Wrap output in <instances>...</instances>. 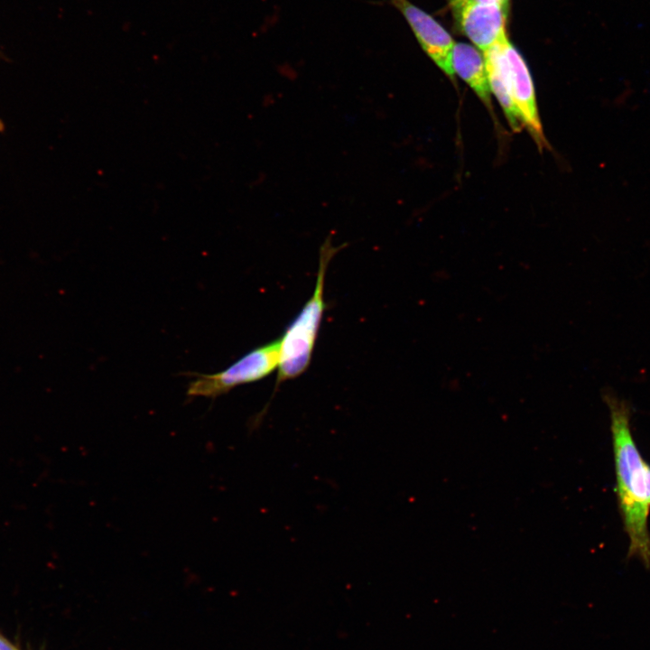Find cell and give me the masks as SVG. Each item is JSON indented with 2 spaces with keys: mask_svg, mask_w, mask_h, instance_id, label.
Returning <instances> with one entry per match:
<instances>
[{
  "mask_svg": "<svg viewBox=\"0 0 650 650\" xmlns=\"http://www.w3.org/2000/svg\"><path fill=\"white\" fill-rule=\"evenodd\" d=\"M0 650H19L15 645H14L11 642H9L7 639L0 636Z\"/></svg>",
  "mask_w": 650,
  "mask_h": 650,
  "instance_id": "obj_10",
  "label": "cell"
},
{
  "mask_svg": "<svg viewBox=\"0 0 650 650\" xmlns=\"http://www.w3.org/2000/svg\"><path fill=\"white\" fill-rule=\"evenodd\" d=\"M507 40L506 38L482 53L485 58L490 91L497 98L511 128L514 131H519L522 123L512 98L509 68L505 51Z\"/></svg>",
  "mask_w": 650,
  "mask_h": 650,
  "instance_id": "obj_7",
  "label": "cell"
},
{
  "mask_svg": "<svg viewBox=\"0 0 650 650\" xmlns=\"http://www.w3.org/2000/svg\"><path fill=\"white\" fill-rule=\"evenodd\" d=\"M452 69L490 108L491 91L483 53L470 44L457 42L452 50Z\"/></svg>",
  "mask_w": 650,
  "mask_h": 650,
  "instance_id": "obj_8",
  "label": "cell"
},
{
  "mask_svg": "<svg viewBox=\"0 0 650 650\" xmlns=\"http://www.w3.org/2000/svg\"><path fill=\"white\" fill-rule=\"evenodd\" d=\"M279 352V339L274 340L252 349L219 372L196 373L188 385L187 395L215 398L236 386L259 381L278 367Z\"/></svg>",
  "mask_w": 650,
  "mask_h": 650,
  "instance_id": "obj_3",
  "label": "cell"
},
{
  "mask_svg": "<svg viewBox=\"0 0 650 650\" xmlns=\"http://www.w3.org/2000/svg\"><path fill=\"white\" fill-rule=\"evenodd\" d=\"M405 18L423 51L451 79L452 50L450 34L429 14L409 0H389Z\"/></svg>",
  "mask_w": 650,
  "mask_h": 650,
  "instance_id": "obj_4",
  "label": "cell"
},
{
  "mask_svg": "<svg viewBox=\"0 0 650 650\" xmlns=\"http://www.w3.org/2000/svg\"><path fill=\"white\" fill-rule=\"evenodd\" d=\"M505 51L509 68V79L513 102L520 121L529 131L537 145H547L539 117L534 87L528 67L515 47L506 41Z\"/></svg>",
  "mask_w": 650,
  "mask_h": 650,
  "instance_id": "obj_6",
  "label": "cell"
},
{
  "mask_svg": "<svg viewBox=\"0 0 650 650\" xmlns=\"http://www.w3.org/2000/svg\"><path fill=\"white\" fill-rule=\"evenodd\" d=\"M453 6L463 33L482 52L507 38L506 11L501 6L473 0H453Z\"/></svg>",
  "mask_w": 650,
  "mask_h": 650,
  "instance_id": "obj_5",
  "label": "cell"
},
{
  "mask_svg": "<svg viewBox=\"0 0 650 650\" xmlns=\"http://www.w3.org/2000/svg\"><path fill=\"white\" fill-rule=\"evenodd\" d=\"M603 399L610 413L615 494L629 539L627 559L637 558L650 569V464L642 456L631 432L630 404L612 389L604 390Z\"/></svg>",
  "mask_w": 650,
  "mask_h": 650,
  "instance_id": "obj_1",
  "label": "cell"
},
{
  "mask_svg": "<svg viewBox=\"0 0 650 650\" xmlns=\"http://www.w3.org/2000/svg\"><path fill=\"white\" fill-rule=\"evenodd\" d=\"M4 129H5V125H4V122L2 121V119L0 118V132H3Z\"/></svg>",
  "mask_w": 650,
  "mask_h": 650,
  "instance_id": "obj_11",
  "label": "cell"
},
{
  "mask_svg": "<svg viewBox=\"0 0 650 650\" xmlns=\"http://www.w3.org/2000/svg\"><path fill=\"white\" fill-rule=\"evenodd\" d=\"M340 249L328 237L320 249L319 269L312 295L304 303L295 319L288 325L281 339L276 386L298 377L309 367L326 310L324 284L328 265Z\"/></svg>",
  "mask_w": 650,
  "mask_h": 650,
  "instance_id": "obj_2",
  "label": "cell"
},
{
  "mask_svg": "<svg viewBox=\"0 0 650 650\" xmlns=\"http://www.w3.org/2000/svg\"><path fill=\"white\" fill-rule=\"evenodd\" d=\"M477 3L483 4V5H497L501 6L503 9L506 11L507 9V4L508 0H473Z\"/></svg>",
  "mask_w": 650,
  "mask_h": 650,
  "instance_id": "obj_9",
  "label": "cell"
}]
</instances>
